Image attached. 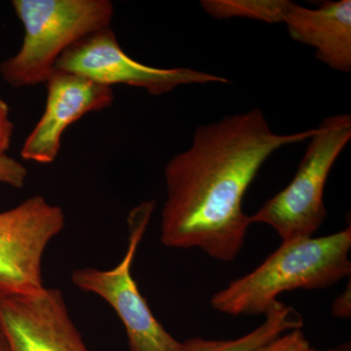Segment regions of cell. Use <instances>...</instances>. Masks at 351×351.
<instances>
[{"label":"cell","mask_w":351,"mask_h":351,"mask_svg":"<svg viewBox=\"0 0 351 351\" xmlns=\"http://www.w3.org/2000/svg\"><path fill=\"white\" fill-rule=\"evenodd\" d=\"M56 71L112 87L125 84L158 96L182 85L230 84L228 78L189 68H156L140 63L120 47L112 27L78 41L60 57Z\"/></svg>","instance_id":"8992f818"},{"label":"cell","mask_w":351,"mask_h":351,"mask_svg":"<svg viewBox=\"0 0 351 351\" xmlns=\"http://www.w3.org/2000/svg\"><path fill=\"white\" fill-rule=\"evenodd\" d=\"M156 209L147 200L133 208L128 216L129 241L124 257L112 269H75L71 282L84 292L99 295L117 313L125 328L130 351H186L179 341L154 317L132 276V265Z\"/></svg>","instance_id":"5b68a950"},{"label":"cell","mask_w":351,"mask_h":351,"mask_svg":"<svg viewBox=\"0 0 351 351\" xmlns=\"http://www.w3.org/2000/svg\"><path fill=\"white\" fill-rule=\"evenodd\" d=\"M350 225L328 237L283 242L257 269L214 294L211 306L233 316L265 314L283 292L327 288L350 277Z\"/></svg>","instance_id":"7a4b0ae2"},{"label":"cell","mask_w":351,"mask_h":351,"mask_svg":"<svg viewBox=\"0 0 351 351\" xmlns=\"http://www.w3.org/2000/svg\"><path fill=\"white\" fill-rule=\"evenodd\" d=\"M350 138V114L323 120L309 138L294 179L250 216L251 223L271 226L283 242L313 237L327 217L328 176Z\"/></svg>","instance_id":"277c9868"},{"label":"cell","mask_w":351,"mask_h":351,"mask_svg":"<svg viewBox=\"0 0 351 351\" xmlns=\"http://www.w3.org/2000/svg\"><path fill=\"white\" fill-rule=\"evenodd\" d=\"M315 132L274 133L260 108L197 127L191 147L164 171L161 243L234 261L252 225L242 207L249 186L271 154L309 140Z\"/></svg>","instance_id":"6da1fadb"},{"label":"cell","mask_w":351,"mask_h":351,"mask_svg":"<svg viewBox=\"0 0 351 351\" xmlns=\"http://www.w3.org/2000/svg\"><path fill=\"white\" fill-rule=\"evenodd\" d=\"M64 226L62 208L41 195L0 212V294H32L45 287L44 252Z\"/></svg>","instance_id":"52a82bcc"},{"label":"cell","mask_w":351,"mask_h":351,"mask_svg":"<svg viewBox=\"0 0 351 351\" xmlns=\"http://www.w3.org/2000/svg\"><path fill=\"white\" fill-rule=\"evenodd\" d=\"M350 279L345 292L335 300L332 306V313L335 317L350 318L351 316Z\"/></svg>","instance_id":"9a60e30c"},{"label":"cell","mask_w":351,"mask_h":351,"mask_svg":"<svg viewBox=\"0 0 351 351\" xmlns=\"http://www.w3.org/2000/svg\"><path fill=\"white\" fill-rule=\"evenodd\" d=\"M46 86L45 110L21 151L25 160L40 164L57 158L69 126L87 113L110 107L114 100L112 87L64 71H55Z\"/></svg>","instance_id":"9c48e42d"},{"label":"cell","mask_w":351,"mask_h":351,"mask_svg":"<svg viewBox=\"0 0 351 351\" xmlns=\"http://www.w3.org/2000/svg\"><path fill=\"white\" fill-rule=\"evenodd\" d=\"M24 27L22 46L0 64L13 87L46 83L60 57L78 41L110 27L114 8L108 0H14Z\"/></svg>","instance_id":"3957f363"},{"label":"cell","mask_w":351,"mask_h":351,"mask_svg":"<svg viewBox=\"0 0 351 351\" xmlns=\"http://www.w3.org/2000/svg\"><path fill=\"white\" fill-rule=\"evenodd\" d=\"M283 24L291 38L315 50L318 61L335 71H351V1H325L311 9L289 2Z\"/></svg>","instance_id":"30bf717a"},{"label":"cell","mask_w":351,"mask_h":351,"mask_svg":"<svg viewBox=\"0 0 351 351\" xmlns=\"http://www.w3.org/2000/svg\"><path fill=\"white\" fill-rule=\"evenodd\" d=\"M0 325L9 351H90L58 289L0 294Z\"/></svg>","instance_id":"ba28073f"},{"label":"cell","mask_w":351,"mask_h":351,"mask_svg":"<svg viewBox=\"0 0 351 351\" xmlns=\"http://www.w3.org/2000/svg\"><path fill=\"white\" fill-rule=\"evenodd\" d=\"M289 0H202L205 12L218 20L246 18L267 24L283 23Z\"/></svg>","instance_id":"7c38bea8"},{"label":"cell","mask_w":351,"mask_h":351,"mask_svg":"<svg viewBox=\"0 0 351 351\" xmlns=\"http://www.w3.org/2000/svg\"><path fill=\"white\" fill-rule=\"evenodd\" d=\"M0 351H9L8 343H7L1 325H0Z\"/></svg>","instance_id":"2e32d148"},{"label":"cell","mask_w":351,"mask_h":351,"mask_svg":"<svg viewBox=\"0 0 351 351\" xmlns=\"http://www.w3.org/2000/svg\"><path fill=\"white\" fill-rule=\"evenodd\" d=\"M311 343L301 329L284 332L253 351H311Z\"/></svg>","instance_id":"4fadbf2b"},{"label":"cell","mask_w":351,"mask_h":351,"mask_svg":"<svg viewBox=\"0 0 351 351\" xmlns=\"http://www.w3.org/2000/svg\"><path fill=\"white\" fill-rule=\"evenodd\" d=\"M13 130L8 105L0 98V158L7 156L6 152L10 147Z\"/></svg>","instance_id":"5bb4252c"},{"label":"cell","mask_w":351,"mask_h":351,"mask_svg":"<svg viewBox=\"0 0 351 351\" xmlns=\"http://www.w3.org/2000/svg\"><path fill=\"white\" fill-rule=\"evenodd\" d=\"M311 351H319V350H314V348H311ZM325 351H351L350 343H343V345L336 346V348H330V350H327Z\"/></svg>","instance_id":"e0dca14e"},{"label":"cell","mask_w":351,"mask_h":351,"mask_svg":"<svg viewBox=\"0 0 351 351\" xmlns=\"http://www.w3.org/2000/svg\"><path fill=\"white\" fill-rule=\"evenodd\" d=\"M265 320L254 331L235 339L193 338L184 341L186 351H253L284 332L301 329L304 320L292 306L277 302L265 314Z\"/></svg>","instance_id":"8fae6325"}]
</instances>
